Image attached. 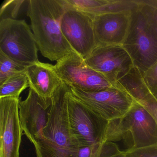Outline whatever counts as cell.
Segmentation results:
<instances>
[{
	"label": "cell",
	"instance_id": "1",
	"mask_svg": "<svg viewBox=\"0 0 157 157\" xmlns=\"http://www.w3.org/2000/svg\"><path fill=\"white\" fill-rule=\"evenodd\" d=\"M27 2V16L42 56L50 61H57L75 52L61 30L65 11L63 0H29Z\"/></svg>",
	"mask_w": 157,
	"mask_h": 157
},
{
	"label": "cell",
	"instance_id": "2",
	"mask_svg": "<svg viewBox=\"0 0 157 157\" xmlns=\"http://www.w3.org/2000/svg\"><path fill=\"white\" fill-rule=\"evenodd\" d=\"M69 87L63 82L53 98L47 124L33 144L36 157H76L80 146L69 121Z\"/></svg>",
	"mask_w": 157,
	"mask_h": 157
},
{
	"label": "cell",
	"instance_id": "3",
	"mask_svg": "<svg viewBox=\"0 0 157 157\" xmlns=\"http://www.w3.org/2000/svg\"><path fill=\"white\" fill-rule=\"evenodd\" d=\"M68 85L73 96L98 117L107 122L124 117L136 101L117 82L113 87L93 92Z\"/></svg>",
	"mask_w": 157,
	"mask_h": 157
},
{
	"label": "cell",
	"instance_id": "4",
	"mask_svg": "<svg viewBox=\"0 0 157 157\" xmlns=\"http://www.w3.org/2000/svg\"><path fill=\"white\" fill-rule=\"evenodd\" d=\"M37 44L25 20H0V51L14 61L28 67L39 61Z\"/></svg>",
	"mask_w": 157,
	"mask_h": 157
},
{
	"label": "cell",
	"instance_id": "5",
	"mask_svg": "<svg viewBox=\"0 0 157 157\" xmlns=\"http://www.w3.org/2000/svg\"><path fill=\"white\" fill-rule=\"evenodd\" d=\"M122 46L134 66L142 72L157 61V40L139 8L132 13L129 32Z\"/></svg>",
	"mask_w": 157,
	"mask_h": 157
},
{
	"label": "cell",
	"instance_id": "6",
	"mask_svg": "<svg viewBox=\"0 0 157 157\" xmlns=\"http://www.w3.org/2000/svg\"><path fill=\"white\" fill-rule=\"evenodd\" d=\"M65 11L61 22L65 38L76 53L86 58L97 46L93 16L70 7L63 0Z\"/></svg>",
	"mask_w": 157,
	"mask_h": 157
},
{
	"label": "cell",
	"instance_id": "7",
	"mask_svg": "<svg viewBox=\"0 0 157 157\" xmlns=\"http://www.w3.org/2000/svg\"><path fill=\"white\" fill-rule=\"evenodd\" d=\"M55 65L63 82L88 92L99 91L113 87L101 74L90 67L84 59L72 53L56 61Z\"/></svg>",
	"mask_w": 157,
	"mask_h": 157
},
{
	"label": "cell",
	"instance_id": "8",
	"mask_svg": "<svg viewBox=\"0 0 157 157\" xmlns=\"http://www.w3.org/2000/svg\"><path fill=\"white\" fill-rule=\"evenodd\" d=\"M67 109L70 126L80 147L103 142V133L107 122L98 117L73 96L70 90Z\"/></svg>",
	"mask_w": 157,
	"mask_h": 157
},
{
	"label": "cell",
	"instance_id": "9",
	"mask_svg": "<svg viewBox=\"0 0 157 157\" xmlns=\"http://www.w3.org/2000/svg\"><path fill=\"white\" fill-rule=\"evenodd\" d=\"M87 65L115 84L134 67L122 46H98L86 58Z\"/></svg>",
	"mask_w": 157,
	"mask_h": 157
},
{
	"label": "cell",
	"instance_id": "10",
	"mask_svg": "<svg viewBox=\"0 0 157 157\" xmlns=\"http://www.w3.org/2000/svg\"><path fill=\"white\" fill-rule=\"evenodd\" d=\"M21 98H0V157H20L22 129L19 115Z\"/></svg>",
	"mask_w": 157,
	"mask_h": 157
},
{
	"label": "cell",
	"instance_id": "11",
	"mask_svg": "<svg viewBox=\"0 0 157 157\" xmlns=\"http://www.w3.org/2000/svg\"><path fill=\"white\" fill-rule=\"evenodd\" d=\"M122 120L127 135L128 149L143 147L157 143V123L136 101Z\"/></svg>",
	"mask_w": 157,
	"mask_h": 157
},
{
	"label": "cell",
	"instance_id": "12",
	"mask_svg": "<svg viewBox=\"0 0 157 157\" xmlns=\"http://www.w3.org/2000/svg\"><path fill=\"white\" fill-rule=\"evenodd\" d=\"M52 103V101L42 99L31 89L27 98L20 101L19 115L21 126L33 144L47 124Z\"/></svg>",
	"mask_w": 157,
	"mask_h": 157
},
{
	"label": "cell",
	"instance_id": "13",
	"mask_svg": "<svg viewBox=\"0 0 157 157\" xmlns=\"http://www.w3.org/2000/svg\"><path fill=\"white\" fill-rule=\"evenodd\" d=\"M133 12L93 16L97 46H123L129 32Z\"/></svg>",
	"mask_w": 157,
	"mask_h": 157
},
{
	"label": "cell",
	"instance_id": "14",
	"mask_svg": "<svg viewBox=\"0 0 157 157\" xmlns=\"http://www.w3.org/2000/svg\"><path fill=\"white\" fill-rule=\"evenodd\" d=\"M30 89L44 101H52L59 86L63 83L55 65L38 61L26 68Z\"/></svg>",
	"mask_w": 157,
	"mask_h": 157
},
{
	"label": "cell",
	"instance_id": "15",
	"mask_svg": "<svg viewBox=\"0 0 157 157\" xmlns=\"http://www.w3.org/2000/svg\"><path fill=\"white\" fill-rule=\"evenodd\" d=\"M117 82L137 101L153 95L144 81L143 72L135 66Z\"/></svg>",
	"mask_w": 157,
	"mask_h": 157
},
{
	"label": "cell",
	"instance_id": "16",
	"mask_svg": "<svg viewBox=\"0 0 157 157\" xmlns=\"http://www.w3.org/2000/svg\"><path fill=\"white\" fill-rule=\"evenodd\" d=\"M28 87L29 81L26 72L14 75L0 84V98H20L21 93Z\"/></svg>",
	"mask_w": 157,
	"mask_h": 157
},
{
	"label": "cell",
	"instance_id": "17",
	"mask_svg": "<svg viewBox=\"0 0 157 157\" xmlns=\"http://www.w3.org/2000/svg\"><path fill=\"white\" fill-rule=\"evenodd\" d=\"M26 68L0 51V84L12 76L26 72Z\"/></svg>",
	"mask_w": 157,
	"mask_h": 157
},
{
	"label": "cell",
	"instance_id": "18",
	"mask_svg": "<svg viewBox=\"0 0 157 157\" xmlns=\"http://www.w3.org/2000/svg\"><path fill=\"white\" fill-rule=\"evenodd\" d=\"M139 9L157 40V7L151 4L148 0H139Z\"/></svg>",
	"mask_w": 157,
	"mask_h": 157
},
{
	"label": "cell",
	"instance_id": "19",
	"mask_svg": "<svg viewBox=\"0 0 157 157\" xmlns=\"http://www.w3.org/2000/svg\"><path fill=\"white\" fill-rule=\"evenodd\" d=\"M25 0H6L0 10V20L5 19H16Z\"/></svg>",
	"mask_w": 157,
	"mask_h": 157
},
{
	"label": "cell",
	"instance_id": "20",
	"mask_svg": "<svg viewBox=\"0 0 157 157\" xmlns=\"http://www.w3.org/2000/svg\"><path fill=\"white\" fill-rule=\"evenodd\" d=\"M143 78L151 93L157 98V61L146 71Z\"/></svg>",
	"mask_w": 157,
	"mask_h": 157
},
{
	"label": "cell",
	"instance_id": "21",
	"mask_svg": "<svg viewBox=\"0 0 157 157\" xmlns=\"http://www.w3.org/2000/svg\"><path fill=\"white\" fill-rule=\"evenodd\" d=\"M125 151L129 157H157V143L143 147L128 149Z\"/></svg>",
	"mask_w": 157,
	"mask_h": 157
},
{
	"label": "cell",
	"instance_id": "22",
	"mask_svg": "<svg viewBox=\"0 0 157 157\" xmlns=\"http://www.w3.org/2000/svg\"><path fill=\"white\" fill-rule=\"evenodd\" d=\"M102 143L80 147L76 157H99Z\"/></svg>",
	"mask_w": 157,
	"mask_h": 157
},
{
	"label": "cell",
	"instance_id": "23",
	"mask_svg": "<svg viewBox=\"0 0 157 157\" xmlns=\"http://www.w3.org/2000/svg\"><path fill=\"white\" fill-rule=\"evenodd\" d=\"M137 102L150 114L157 124V98L152 95L145 100Z\"/></svg>",
	"mask_w": 157,
	"mask_h": 157
},
{
	"label": "cell",
	"instance_id": "24",
	"mask_svg": "<svg viewBox=\"0 0 157 157\" xmlns=\"http://www.w3.org/2000/svg\"><path fill=\"white\" fill-rule=\"evenodd\" d=\"M148 1L151 4L157 7V0H148Z\"/></svg>",
	"mask_w": 157,
	"mask_h": 157
},
{
	"label": "cell",
	"instance_id": "25",
	"mask_svg": "<svg viewBox=\"0 0 157 157\" xmlns=\"http://www.w3.org/2000/svg\"><path fill=\"white\" fill-rule=\"evenodd\" d=\"M127 157H128V155H127Z\"/></svg>",
	"mask_w": 157,
	"mask_h": 157
}]
</instances>
